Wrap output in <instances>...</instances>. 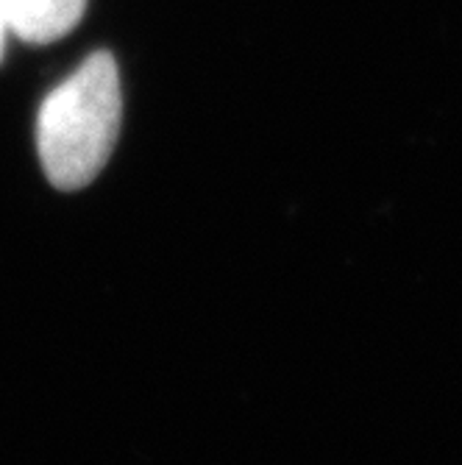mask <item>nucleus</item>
I'll return each mask as SVG.
<instances>
[{"mask_svg":"<svg viewBox=\"0 0 462 465\" xmlns=\"http://www.w3.org/2000/svg\"><path fill=\"white\" fill-rule=\"evenodd\" d=\"M87 0H0L6 28L25 42H54L84 17Z\"/></svg>","mask_w":462,"mask_h":465,"instance_id":"obj_2","label":"nucleus"},{"mask_svg":"<svg viewBox=\"0 0 462 465\" xmlns=\"http://www.w3.org/2000/svg\"><path fill=\"white\" fill-rule=\"evenodd\" d=\"M4 34H6V20H4V12H0V48H4Z\"/></svg>","mask_w":462,"mask_h":465,"instance_id":"obj_3","label":"nucleus"},{"mask_svg":"<svg viewBox=\"0 0 462 465\" xmlns=\"http://www.w3.org/2000/svg\"><path fill=\"white\" fill-rule=\"evenodd\" d=\"M120 114L117 64L98 51L45 98L36 117V148L54 187L81 190L103 171L120 134Z\"/></svg>","mask_w":462,"mask_h":465,"instance_id":"obj_1","label":"nucleus"}]
</instances>
